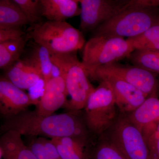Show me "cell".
I'll use <instances>...</instances> for the list:
<instances>
[{
    "label": "cell",
    "mask_w": 159,
    "mask_h": 159,
    "mask_svg": "<svg viewBox=\"0 0 159 159\" xmlns=\"http://www.w3.org/2000/svg\"><path fill=\"white\" fill-rule=\"evenodd\" d=\"M4 77L22 90L29 89L43 80L39 72L23 59L5 70Z\"/></svg>",
    "instance_id": "5bb4252c"
},
{
    "label": "cell",
    "mask_w": 159,
    "mask_h": 159,
    "mask_svg": "<svg viewBox=\"0 0 159 159\" xmlns=\"http://www.w3.org/2000/svg\"><path fill=\"white\" fill-rule=\"evenodd\" d=\"M29 24V20L13 0L0 1V29L22 28Z\"/></svg>",
    "instance_id": "ac0fdd59"
},
{
    "label": "cell",
    "mask_w": 159,
    "mask_h": 159,
    "mask_svg": "<svg viewBox=\"0 0 159 159\" xmlns=\"http://www.w3.org/2000/svg\"><path fill=\"white\" fill-rule=\"evenodd\" d=\"M139 0H79L81 8L80 28L82 32L93 31Z\"/></svg>",
    "instance_id": "ba28073f"
},
{
    "label": "cell",
    "mask_w": 159,
    "mask_h": 159,
    "mask_svg": "<svg viewBox=\"0 0 159 159\" xmlns=\"http://www.w3.org/2000/svg\"><path fill=\"white\" fill-rule=\"evenodd\" d=\"M27 34L51 55L77 51L85 44L83 33L66 21H43L31 25Z\"/></svg>",
    "instance_id": "3957f363"
},
{
    "label": "cell",
    "mask_w": 159,
    "mask_h": 159,
    "mask_svg": "<svg viewBox=\"0 0 159 159\" xmlns=\"http://www.w3.org/2000/svg\"><path fill=\"white\" fill-rule=\"evenodd\" d=\"M150 159H159V136L150 140L148 143Z\"/></svg>",
    "instance_id": "4316f807"
},
{
    "label": "cell",
    "mask_w": 159,
    "mask_h": 159,
    "mask_svg": "<svg viewBox=\"0 0 159 159\" xmlns=\"http://www.w3.org/2000/svg\"><path fill=\"white\" fill-rule=\"evenodd\" d=\"M79 0H40L42 16L48 20L66 21L80 15Z\"/></svg>",
    "instance_id": "4fadbf2b"
},
{
    "label": "cell",
    "mask_w": 159,
    "mask_h": 159,
    "mask_svg": "<svg viewBox=\"0 0 159 159\" xmlns=\"http://www.w3.org/2000/svg\"><path fill=\"white\" fill-rule=\"evenodd\" d=\"M39 100L34 99L3 76L0 78V113L4 119L9 118L37 106Z\"/></svg>",
    "instance_id": "8fae6325"
},
{
    "label": "cell",
    "mask_w": 159,
    "mask_h": 159,
    "mask_svg": "<svg viewBox=\"0 0 159 159\" xmlns=\"http://www.w3.org/2000/svg\"><path fill=\"white\" fill-rule=\"evenodd\" d=\"M27 34L22 28L0 29V43L6 41L19 39Z\"/></svg>",
    "instance_id": "484cf974"
},
{
    "label": "cell",
    "mask_w": 159,
    "mask_h": 159,
    "mask_svg": "<svg viewBox=\"0 0 159 159\" xmlns=\"http://www.w3.org/2000/svg\"><path fill=\"white\" fill-rule=\"evenodd\" d=\"M102 136L125 159H150L148 143L125 114L119 111L112 124Z\"/></svg>",
    "instance_id": "52a82bcc"
},
{
    "label": "cell",
    "mask_w": 159,
    "mask_h": 159,
    "mask_svg": "<svg viewBox=\"0 0 159 159\" xmlns=\"http://www.w3.org/2000/svg\"><path fill=\"white\" fill-rule=\"evenodd\" d=\"M62 159H86L91 141L73 137L51 139Z\"/></svg>",
    "instance_id": "2e32d148"
},
{
    "label": "cell",
    "mask_w": 159,
    "mask_h": 159,
    "mask_svg": "<svg viewBox=\"0 0 159 159\" xmlns=\"http://www.w3.org/2000/svg\"><path fill=\"white\" fill-rule=\"evenodd\" d=\"M95 73H108L116 75L148 97L157 94L158 88L157 80L153 73L142 68L124 65L117 62L100 67L96 70Z\"/></svg>",
    "instance_id": "9c48e42d"
},
{
    "label": "cell",
    "mask_w": 159,
    "mask_h": 159,
    "mask_svg": "<svg viewBox=\"0 0 159 159\" xmlns=\"http://www.w3.org/2000/svg\"><path fill=\"white\" fill-rule=\"evenodd\" d=\"M118 111L111 87L107 81L100 80L83 110L84 122L93 139H97L108 129Z\"/></svg>",
    "instance_id": "5b68a950"
},
{
    "label": "cell",
    "mask_w": 159,
    "mask_h": 159,
    "mask_svg": "<svg viewBox=\"0 0 159 159\" xmlns=\"http://www.w3.org/2000/svg\"><path fill=\"white\" fill-rule=\"evenodd\" d=\"M67 94L54 90L43 89L35 111L41 116L54 114L55 111L65 107L67 102Z\"/></svg>",
    "instance_id": "d6986e66"
},
{
    "label": "cell",
    "mask_w": 159,
    "mask_h": 159,
    "mask_svg": "<svg viewBox=\"0 0 159 159\" xmlns=\"http://www.w3.org/2000/svg\"><path fill=\"white\" fill-rule=\"evenodd\" d=\"M92 80L107 81L113 90L116 105L119 112L128 114L141 105L148 97L135 87L113 74L95 73Z\"/></svg>",
    "instance_id": "30bf717a"
},
{
    "label": "cell",
    "mask_w": 159,
    "mask_h": 159,
    "mask_svg": "<svg viewBox=\"0 0 159 159\" xmlns=\"http://www.w3.org/2000/svg\"><path fill=\"white\" fill-rule=\"evenodd\" d=\"M83 51V66L90 79L97 69L128 57L135 51L124 38L93 36L85 43Z\"/></svg>",
    "instance_id": "8992f818"
},
{
    "label": "cell",
    "mask_w": 159,
    "mask_h": 159,
    "mask_svg": "<svg viewBox=\"0 0 159 159\" xmlns=\"http://www.w3.org/2000/svg\"><path fill=\"white\" fill-rule=\"evenodd\" d=\"M159 136V123L158 124V125L156 131L155 132L154 134L152 135V136L150 138V139H149V141H150V140H152V139H155V138H157V137Z\"/></svg>",
    "instance_id": "83f0119b"
},
{
    "label": "cell",
    "mask_w": 159,
    "mask_h": 159,
    "mask_svg": "<svg viewBox=\"0 0 159 159\" xmlns=\"http://www.w3.org/2000/svg\"><path fill=\"white\" fill-rule=\"evenodd\" d=\"M125 115L142 133L148 144L159 123V99L157 94L147 97L138 108Z\"/></svg>",
    "instance_id": "7c38bea8"
},
{
    "label": "cell",
    "mask_w": 159,
    "mask_h": 159,
    "mask_svg": "<svg viewBox=\"0 0 159 159\" xmlns=\"http://www.w3.org/2000/svg\"><path fill=\"white\" fill-rule=\"evenodd\" d=\"M9 130L17 132L25 137L51 139L73 137L88 141L93 140L84 122L83 110L44 116L38 115L35 111L27 110L4 119L1 126V133Z\"/></svg>",
    "instance_id": "6da1fadb"
},
{
    "label": "cell",
    "mask_w": 159,
    "mask_h": 159,
    "mask_svg": "<svg viewBox=\"0 0 159 159\" xmlns=\"http://www.w3.org/2000/svg\"><path fill=\"white\" fill-rule=\"evenodd\" d=\"M86 159H125L102 136L95 139L88 148Z\"/></svg>",
    "instance_id": "44dd1931"
},
{
    "label": "cell",
    "mask_w": 159,
    "mask_h": 159,
    "mask_svg": "<svg viewBox=\"0 0 159 159\" xmlns=\"http://www.w3.org/2000/svg\"><path fill=\"white\" fill-rule=\"evenodd\" d=\"M32 25L43 21L40 0H13Z\"/></svg>",
    "instance_id": "cb8c5ba5"
},
{
    "label": "cell",
    "mask_w": 159,
    "mask_h": 159,
    "mask_svg": "<svg viewBox=\"0 0 159 159\" xmlns=\"http://www.w3.org/2000/svg\"><path fill=\"white\" fill-rule=\"evenodd\" d=\"M31 44L30 51L22 59L36 69L45 82L51 78L53 66L51 54L45 48L34 41Z\"/></svg>",
    "instance_id": "e0dca14e"
},
{
    "label": "cell",
    "mask_w": 159,
    "mask_h": 159,
    "mask_svg": "<svg viewBox=\"0 0 159 159\" xmlns=\"http://www.w3.org/2000/svg\"><path fill=\"white\" fill-rule=\"evenodd\" d=\"M159 0H139L100 25L93 36H115L127 39L136 37L159 22Z\"/></svg>",
    "instance_id": "7a4b0ae2"
},
{
    "label": "cell",
    "mask_w": 159,
    "mask_h": 159,
    "mask_svg": "<svg viewBox=\"0 0 159 159\" xmlns=\"http://www.w3.org/2000/svg\"><path fill=\"white\" fill-rule=\"evenodd\" d=\"M21 136L14 131L2 134L0 139V159H38L24 143Z\"/></svg>",
    "instance_id": "9a60e30c"
},
{
    "label": "cell",
    "mask_w": 159,
    "mask_h": 159,
    "mask_svg": "<svg viewBox=\"0 0 159 159\" xmlns=\"http://www.w3.org/2000/svg\"><path fill=\"white\" fill-rule=\"evenodd\" d=\"M27 146L38 159H62L51 139L41 137H25Z\"/></svg>",
    "instance_id": "ffe728a7"
},
{
    "label": "cell",
    "mask_w": 159,
    "mask_h": 159,
    "mask_svg": "<svg viewBox=\"0 0 159 159\" xmlns=\"http://www.w3.org/2000/svg\"><path fill=\"white\" fill-rule=\"evenodd\" d=\"M127 58L134 66L159 74V51L135 50Z\"/></svg>",
    "instance_id": "7402d4cb"
},
{
    "label": "cell",
    "mask_w": 159,
    "mask_h": 159,
    "mask_svg": "<svg viewBox=\"0 0 159 159\" xmlns=\"http://www.w3.org/2000/svg\"><path fill=\"white\" fill-rule=\"evenodd\" d=\"M126 39L135 50L159 51V22L139 36Z\"/></svg>",
    "instance_id": "603a6c76"
},
{
    "label": "cell",
    "mask_w": 159,
    "mask_h": 159,
    "mask_svg": "<svg viewBox=\"0 0 159 159\" xmlns=\"http://www.w3.org/2000/svg\"><path fill=\"white\" fill-rule=\"evenodd\" d=\"M19 57L8 51L2 43H0V68L6 70L20 59Z\"/></svg>",
    "instance_id": "d4e9b609"
},
{
    "label": "cell",
    "mask_w": 159,
    "mask_h": 159,
    "mask_svg": "<svg viewBox=\"0 0 159 159\" xmlns=\"http://www.w3.org/2000/svg\"><path fill=\"white\" fill-rule=\"evenodd\" d=\"M76 52L51 55L52 62L58 67L64 78L68 95L70 97L64 107L67 111H82L95 89Z\"/></svg>",
    "instance_id": "277c9868"
}]
</instances>
